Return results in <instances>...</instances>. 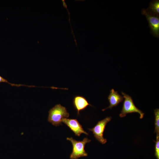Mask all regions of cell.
Masks as SVG:
<instances>
[{"label":"cell","instance_id":"1","mask_svg":"<svg viewBox=\"0 0 159 159\" xmlns=\"http://www.w3.org/2000/svg\"><path fill=\"white\" fill-rule=\"evenodd\" d=\"M69 115L66 108L58 104L49 110L47 120L53 125L58 126L62 125V119L68 118Z\"/></svg>","mask_w":159,"mask_h":159},{"label":"cell","instance_id":"2","mask_svg":"<svg viewBox=\"0 0 159 159\" xmlns=\"http://www.w3.org/2000/svg\"><path fill=\"white\" fill-rule=\"evenodd\" d=\"M67 139L71 142L72 146V151L70 155V159H77L87 156L88 154L86 152L85 147L86 143L91 141L90 140L85 138L82 141H77L72 137L67 138Z\"/></svg>","mask_w":159,"mask_h":159},{"label":"cell","instance_id":"3","mask_svg":"<svg viewBox=\"0 0 159 159\" xmlns=\"http://www.w3.org/2000/svg\"><path fill=\"white\" fill-rule=\"evenodd\" d=\"M121 93L125 100L121 113L119 115L120 117H123L127 114L136 112L139 114L140 119L143 118L144 113L135 106L132 97L123 92Z\"/></svg>","mask_w":159,"mask_h":159},{"label":"cell","instance_id":"4","mask_svg":"<svg viewBox=\"0 0 159 159\" xmlns=\"http://www.w3.org/2000/svg\"><path fill=\"white\" fill-rule=\"evenodd\" d=\"M111 119V117H107L98 121L93 128L88 129L92 132L95 138L102 144H105L107 142V139L103 137V132L107 123Z\"/></svg>","mask_w":159,"mask_h":159},{"label":"cell","instance_id":"5","mask_svg":"<svg viewBox=\"0 0 159 159\" xmlns=\"http://www.w3.org/2000/svg\"><path fill=\"white\" fill-rule=\"evenodd\" d=\"M141 13L145 16L150 29V33L155 37H159V17L150 15L145 11L144 9L141 11Z\"/></svg>","mask_w":159,"mask_h":159},{"label":"cell","instance_id":"6","mask_svg":"<svg viewBox=\"0 0 159 159\" xmlns=\"http://www.w3.org/2000/svg\"><path fill=\"white\" fill-rule=\"evenodd\" d=\"M62 122L67 125L76 136H80L82 133L88 135V134L84 130L82 125L76 119L64 118Z\"/></svg>","mask_w":159,"mask_h":159},{"label":"cell","instance_id":"7","mask_svg":"<svg viewBox=\"0 0 159 159\" xmlns=\"http://www.w3.org/2000/svg\"><path fill=\"white\" fill-rule=\"evenodd\" d=\"M73 102V106L77 111V116L80 115V111L85 110L89 106H92L85 97L81 96H75Z\"/></svg>","mask_w":159,"mask_h":159},{"label":"cell","instance_id":"8","mask_svg":"<svg viewBox=\"0 0 159 159\" xmlns=\"http://www.w3.org/2000/svg\"><path fill=\"white\" fill-rule=\"evenodd\" d=\"M124 98L123 96L120 95L117 91H115L114 89H112L110 91L108 99L110 105L107 107L102 110L104 111L107 109H111L113 107L116 106L120 102L123 100Z\"/></svg>","mask_w":159,"mask_h":159},{"label":"cell","instance_id":"9","mask_svg":"<svg viewBox=\"0 0 159 159\" xmlns=\"http://www.w3.org/2000/svg\"><path fill=\"white\" fill-rule=\"evenodd\" d=\"M145 10L150 15L159 17V0L151 1L148 8Z\"/></svg>","mask_w":159,"mask_h":159},{"label":"cell","instance_id":"10","mask_svg":"<svg viewBox=\"0 0 159 159\" xmlns=\"http://www.w3.org/2000/svg\"><path fill=\"white\" fill-rule=\"evenodd\" d=\"M155 115V130L157 135H159V109H156L154 110Z\"/></svg>","mask_w":159,"mask_h":159},{"label":"cell","instance_id":"11","mask_svg":"<svg viewBox=\"0 0 159 159\" xmlns=\"http://www.w3.org/2000/svg\"><path fill=\"white\" fill-rule=\"evenodd\" d=\"M155 155L157 159H159V135H157L155 146Z\"/></svg>","mask_w":159,"mask_h":159},{"label":"cell","instance_id":"12","mask_svg":"<svg viewBox=\"0 0 159 159\" xmlns=\"http://www.w3.org/2000/svg\"><path fill=\"white\" fill-rule=\"evenodd\" d=\"M1 82L7 83L12 86H16L17 87H19V86L23 85H17V84H14L11 83L9 82H8V81L7 80H6V79H5L4 78L0 76V83H1ZM23 86H24V85Z\"/></svg>","mask_w":159,"mask_h":159}]
</instances>
